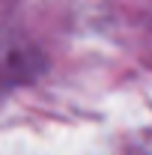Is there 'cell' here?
Here are the masks:
<instances>
[{
    "instance_id": "obj_1",
    "label": "cell",
    "mask_w": 152,
    "mask_h": 155,
    "mask_svg": "<svg viewBox=\"0 0 152 155\" xmlns=\"http://www.w3.org/2000/svg\"><path fill=\"white\" fill-rule=\"evenodd\" d=\"M45 66V60L39 57V51L21 45V42H9L0 45V90L3 87H15L18 81L39 75V69Z\"/></svg>"
}]
</instances>
